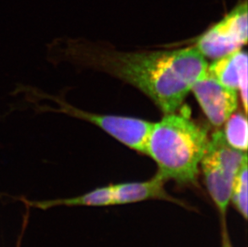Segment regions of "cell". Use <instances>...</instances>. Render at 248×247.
Listing matches in <instances>:
<instances>
[{"mask_svg":"<svg viewBox=\"0 0 248 247\" xmlns=\"http://www.w3.org/2000/svg\"><path fill=\"white\" fill-rule=\"evenodd\" d=\"M56 51L63 52V58L99 67L134 85L165 114L180 108L208 66L194 46L170 51L124 52L96 49L68 41L64 48Z\"/></svg>","mask_w":248,"mask_h":247,"instance_id":"obj_1","label":"cell"},{"mask_svg":"<svg viewBox=\"0 0 248 247\" xmlns=\"http://www.w3.org/2000/svg\"><path fill=\"white\" fill-rule=\"evenodd\" d=\"M176 112L166 113L153 124L146 155L157 164V173L166 182L196 185L208 143L207 131L195 123L189 113Z\"/></svg>","mask_w":248,"mask_h":247,"instance_id":"obj_2","label":"cell"},{"mask_svg":"<svg viewBox=\"0 0 248 247\" xmlns=\"http://www.w3.org/2000/svg\"><path fill=\"white\" fill-rule=\"evenodd\" d=\"M248 155L232 148L222 131L209 138L200 169L206 190L221 216H227L232 183Z\"/></svg>","mask_w":248,"mask_h":247,"instance_id":"obj_3","label":"cell"},{"mask_svg":"<svg viewBox=\"0 0 248 247\" xmlns=\"http://www.w3.org/2000/svg\"><path fill=\"white\" fill-rule=\"evenodd\" d=\"M248 1L240 0L198 38L194 47L205 58L213 61L241 49L248 42Z\"/></svg>","mask_w":248,"mask_h":247,"instance_id":"obj_4","label":"cell"},{"mask_svg":"<svg viewBox=\"0 0 248 247\" xmlns=\"http://www.w3.org/2000/svg\"><path fill=\"white\" fill-rule=\"evenodd\" d=\"M53 100L61 106L55 112H63L91 122L130 149L146 154L148 139L154 123L134 117L93 114L72 107L56 97Z\"/></svg>","mask_w":248,"mask_h":247,"instance_id":"obj_5","label":"cell"},{"mask_svg":"<svg viewBox=\"0 0 248 247\" xmlns=\"http://www.w3.org/2000/svg\"><path fill=\"white\" fill-rule=\"evenodd\" d=\"M190 91L213 125H222L238 107L237 91L222 85L207 70Z\"/></svg>","mask_w":248,"mask_h":247,"instance_id":"obj_6","label":"cell"},{"mask_svg":"<svg viewBox=\"0 0 248 247\" xmlns=\"http://www.w3.org/2000/svg\"><path fill=\"white\" fill-rule=\"evenodd\" d=\"M207 72L219 83L240 92L244 111L248 112V55L242 49L214 60Z\"/></svg>","mask_w":248,"mask_h":247,"instance_id":"obj_7","label":"cell"},{"mask_svg":"<svg viewBox=\"0 0 248 247\" xmlns=\"http://www.w3.org/2000/svg\"><path fill=\"white\" fill-rule=\"evenodd\" d=\"M165 183L166 181L156 173L151 179L145 182L111 185L113 204L114 205H126L145 201L160 200L186 207L187 205L183 201L174 198L166 191Z\"/></svg>","mask_w":248,"mask_h":247,"instance_id":"obj_8","label":"cell"},{"mask_svg":"<svg viewBox=\"0 0 248 247\" xmlns=\"http://www.w3.org/2000/svg\"><path fill=\"white\" fill-rule=\"evenodd\" d=\"M26 205L31 207L37 208L41 210H47L56 206H94L103 207L114 205L112 198L111 185L107 186L98 187L91 191L81 194L74 198H63L49 201L23 200Z\"/></svg>","mask_w":248,"mask_h":247,"instance_id":"obj_9","label":"cell"},{"mask_svg":"<svg viewBox=\"0 0 248 247\" xmlns=\"http://www.w3.org/2000/svg\"><path fill=\"white\" fill-rule=\"evenodd\" d=\"M248 177L247 158L244 160L234 177L230 194V203H232L233 207L244 217V220L248 219Z\"/></svg>","mask_w":248,"mask_h":247,"instance_id":"obj_10","label":"cell"},{"mask_svg":"<svg viewBox=\"0 0 248 247\" xmlns=\"http://www.w3.org/2000/svg\"><path fill=\"white\" fill-rule=\"evenodd\" d=\"M224 134L227 142L232 148L247 153L248 149V121L243 113H233L225 122Z\"/></svg>","mask_w":248,"mask_h":247,"instance_id":"obj_11","label":"cell"},{"mask_svg":"<svg viewBox=\"0 0 248 247\" xmlns=\"http://www.w3.org/2000/svg\"><path fill=\"white\" fill-rule=\"evenodd\" d=\"M221 247H234L227 226V216H221Z\"/></svg>","mask_w":248,"mask_h":247,"instance_id":"obj_12","label":"cell"}]
</instances>
